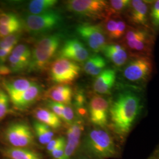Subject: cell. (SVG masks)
<instances>
[{
	"label": "cell",
	"instance_id": "obj_1",
	"mask_svg": "<svg viewBox=\"0 0 159 159\" xmlns=\"http://www.w3.org/2000/svg\"><path fill=\"white\" fill-rule=\"evenodd\" d=\"M143 97L138 91H120L110 104L109 118L114 133L120 142L125 141L142 113Z\"/></svg>",
	"mask_w": 159,
	"mask_h": 159
},
{
	"label": "cell",
	"instance_id": "obj_2",
	"mask_svg": "<svg viewBox=\"0 0 159 159\" xmlns=\"http://www.w3.org/2000/svg\"><path fill=\"white\" fill-rule=\"evenodd\" d=\"M80 149L96 159L117 157L119 148L113 136L106 129L94 127L87 131Z\"/></svg>",
	"mask_w": 159,
	"mask_h": 159
},
{
	"label": "cell",
	"instance_id": "obj_3",
	"mask_svg": "<svg viewBox=\"0 0 159 159\" xmlns=\"http://www.w3.org/2000/svg\"><path fill=\"white\" fill-rule=\"evenodd\" d=\"M151 27L128 26L121 43L131 55L150 56L154 44V33Z\"/></svg>",
	"mask_w": 159,
	"mask_h": 159
},
{
	"label": "cell",
	"instance_id": "obj_4",
	"mask_svg": "<svg viewBox=\"0 0 159 159\" xmlns=\"http://www.w3.org/2000/svg\"><path fill=\"white\" fill-rule=\"evenodd\" d=\"M153 68V63L150 56L131 55L123 67L122 78L125 83L130 84L143 85L150 80Z\"/></svg>",
	"mask_w": 159,
	"mask_h": 159
},
{
	"label": "cell",
	"instance_id": "obj_5",
	"mask_svg": "<svg viewBox=\"0 0 159 159\" xmlns=\"http://www.w3.org/2000/svg\"><path fill=\"white\" fill-rule=\"evenodd\" d=\"M61 40L60 34H51L39 40L33 50L30 71H39L46 68L56 53Z\"/></svg>",
	"mask_w": 159,
	"mask_h": 159
},
{
	"label": "cell",
	"instance_id": "obj_6",
	"mask_svg": "<svg viewBox=\"0 0 159 159\" xmlns=\"http://www.w3.org/2000/svg\"><path fill=\"white\" fill-rule=\"evenodd\" d=\"M66 7L74 14L90 18H101L110 15L108 2L102 0H71L67 1Z\"/></svg>",
	"mask_w": 159,
	"mask_h": 159
},
{
	"label": "cell",
	"instance_id": "obj_7",
	"mask_svg": "<svg viewBox=\"0 0 159 159\" xmlns=\"http://www.w3.org/2000/svg\"><path fill=\"white\" fill-rule=\"evenodd\" d=\"M62 21L58 12L50 10L40 14H30L25 17V25L31 34L44 33L57 27Z\"/></svg>",
	"mask_w": 159,
	"mask_h": 159
},
{
	"label": "cell",
	"instance_id": "obj_8",
	"mask_svg": "<svg viewBox=\"0 0 159 159\" xmlns=\"http://www.w3.org/2000/svg\"><path fill=\"white\" fill-rule=\"evenodd\" d=\"M80 37L94 52L102 51L106 44V35L103 27L99 24H81L76 29Z\"/></svg>",
	"mask_w": 159,
	"mask_h": 159
},
{
	"label": "cell",
	"instance_id": "obj_9",
	"mask_svg": "<svg viewBox=\"0 0 159 159\" xmlns=\"http://www.w3.org/2000/svg\"><path fill=\"white\" fill-rule=\"evenodd\" d=\"M80 73L79 66L73 61L60 58L51 65L50 76L57 84H67L78 78Z\"/></svg>",
	"mask_w": 159,
	"mask_h": 159
},
{
	"label": "cell",
	"instance_id": "obj_10",
	"mask_svg": "<svg viewBox=\"0 0 159 159\" xmlns=\"http://www.w3.org/2000/svg\"><path fill=\"white\" fill-rule=\"evenodd\" d=\"M5 137L13 148H27L34 143L32 131L28 125L23 122L14 123L8 126Z\"/></svg>",
	"mask_w": 159,
	"mask_h": 159
},
{
	"label": "cell",
	"instance_id": "obj_11",
	"mask_svg": "<svg viewBox=\"0 0 159 159\" xmlns=\"http://www.w3.org/2000/svg\"><path fill=\"white\" fill-rule=\"evenodd\" d=\"M148 2L142 0L130 1L124 12V18L129 25L132 27H150L149 26L150 6Z\"/></svg>",
	"mask_w": 159,
	"mask_h": 159
},
{
	"label": "cell",
	"instance_id": "obj_12",
	"mask_svg": "<svg viewBox=\"0 0 159 159\" xmlns=\"http://www.w3.org/2000/svg\"><path fill=\"white\" fill-rule=\"evenodd\" d=\"M110 104L103 97L97 95L91 98L89 105V117L96 127L106 129L108 125Z\"/></svg>",
	"mask_w": 159,
	"mask_h": 159
},
{
	"label": "cell",
	"instance_id": "obj_13",
	"mask_svg": "<svg viewBox=\"0 0 159 159\" xmlns=\"http://www.w3.org/2000/svg\"><path fill=\"white\" fill-rule=\"evenodd\" d=\"M84 130V125L82 120H75L70 125L67 131L64 159H71L73 156L76 153L77 148L80 145Z\"/></svg>",
	"mask_w": 159,
	"mask_h": 159
},
{
	"label": "cell",
	"instance_id": "obj_14",
	"mask_svg": "<svg viewBox=\"0 0 159 159\" xmlns=\"http://www.w3.org/2000/svg\"><path fill=\"white\" fill-rule=\"evenodd\" d=\"M60 58L76 62H84L90 57L89 52L84 44L76 39L65 42L60 51Z\"/></svg>",
	"mask_w": 159,
	"mask_h": 159
},
{
	"label": "cell",
	"instance_id": "obj_15",
	"mask_svg": "<svg viewBox=\"0 0 159 159\" xmlns=\"http://www.w3.org/2000/svg\"><path fill=\"white\" fill-rule=\"evenodd\" d=\"M125 18L119 14H112L106 17L103 29L108 39L111 40H121L128 28Z\"/></svg>",
	"mask_w": 159,
	"mask_h": 159
},
{
	"label": "cell",
	"instance_id": "obj_16",
	"mask_svg": "<svg viewBox=\"0 0 159 159\" xmlns=\"http://www.w3.org/2000/svg\"><path fill=\"white\" fill-rule=\"evenodd\" d=\"M102 51L104 56L117 67H123L131 56L125 46L118 43L106 44Z\"/></svg>",
	"mask_w": 159,
	"mask_h": 159
},
{
	"label": "cell",
	"instance_id": "obj_17",
	"mask_svg": "<svg viewBox=\"0 0 159 159\" xmlns=\"http://www.w3.org/2000/svg\"><path fill=\"white\" fill-rule=\"evenodd\" d=\"M116 71L111 68L104 69L97 76L93 83V89L99 94H108L116 83Z\"/></svg>",
	"mask_w": 159,
	"mask_h": 159
},
{
	"label": "cell",
	"instance_id": "obj_18",
	"mask_svg": "<svg viewBox=\"0 0 159 159\" xmlns=\"http://www.w3.org/2000/svg\"><path fill=\"white\" fill-rule=\"evenodd\" d=\"M41 88L35 83L21 94L10 98L13 104L18 109L25 110L33 104L40 96Z\"/></svg>",
	"mask_w": 159,
	"mask_h": 159
},
{
	"label": "cell",
	"instance_id": "obj_19",
	"mask_svg": "<svg viewBox=\"0 0 159 159\" xmlns=\"http://www.w3.org/2000/svg\"><path fill=\"white\" fill-rule=\"evenodd\" d=\"M47 96L54 102L68 105L71 102L73 91L68 85H56L48 90Z\"/></svg>",
	"mask_w": 159,
	"mask_h": 159
},
{
	"label": "cell",
	"instance_id": "obj_20",
	"mask_svg": "<svg viewBox=\"0 0 159 159\" xmlns=\"http://www.w3.org/2000/svg\"><path fill=\"white\" fill-rule=\"evenodd\" d=\"M106 60L100 54H94L89 57L84 65V70L86 74L92 76H97L106 68Z\"/></svg>",
	"mask_w": 159,
	"mask_h": 159
},
{
	"label": "cell",
	"instance_id": "obj_21",
	"mask_svg": "<svg viewBox=\"0 0 159 159\" xmlns=\"http://www.w3.org/2000/svg\"><path fill=\"white\" fill-rule=\"evenodd\" d=\"M34 115L39 121L51 129H58L61 125L60 119L56 114L47 108H37L34 111Z\"/></svg>",
	"mask_w": 159,
	"mask_h": 159
},
{
	"label": "cell",
	"instance_id": "obj_22",
	"mask_svg": "<svg viewBox=\"0 0 159 159\" xmlns=\"http://www.w3.org/2000/svg\"><path fill=\"white\" fill-rule=\"evenodd\" d=\"M34 83L29 80L19 79L12 81H5L3 84L10 98H11L25 91Z\"/></svg>",
	"mask_w": 159,
	"mask_h": 159
},
{
	"label": "cell",
	"instance_id": "obj_23",
	"mask_svg": "<svg viewBox=\"0 0 159 159\" xmlns=\"http://www.w3.org/2000/svg\"><path fill=\"white\" fill-rule=\"evenodd\" d=\"M4 154L11 159H41L40 154L27 148H7Z\"/></svg>",
	"mask_w": 159,
	"mask_h": 159
},
{
	"label": "cell",
	"instance_id": "obj_24",
	"mask_svg": "<svg viewBox=\"0 0 159 159\" xmlns=\"http://www.w3.org/2000/svg\"><path fill=\"white\" fill-rule=\"evenodd\" d=\"M35 136L39 142L43 145H47L54 137V133L51 128L39 121H35L33 123Z\"/></svg>",
	"mask_w": 159,
	"mask_h": 159
},
{
	"label": "cell",
	"instance_id": "obj_25",
	"mask_svg": "<svg viewBox=\"0 0 159 159\" xmlns=\"http://www.w3.org/2000/svg\"><path fill=\"white\" fill-rule=\"evenodd\" d=\"M56 0H34L29 3V11L31 14L37 15L49 11L57 3Z\"/></svg>",
	"mask_w": 159,
	"mask_h": 159
},
{
	"label": "cell",
	"instance_id": "obj_26",
	"mask_svg": "<svg viewBox=\"0 0 159 159\" xmlns=\"http://www.w3.org/2000/svg\"><path fill=\"white\" fill-rule=\"evenodd\" d=\"M129 0H111L108 2L110 15L119 14L125 12L130 4ZM109 15V16H110Z\"/></svg>",
	"mask_w": 159,
	"mask_h": 159
},
{
	"label": "cell",
	"instance_id": "obj_27",
	"mask_svg": "<svg viewBox=\"0 0 159 159\" xmlns=\"http://www.w3.org/2000/svg\"><path fill=\"white\" fill-rule=\"evenodd\" d=\"M8 60L12 72L21 71L24 69L29 67L30 65V62L28 61L14 56L12 54L9 56Z\"/></svg>",
	"mask_w": 159,
	"mask_h": 159
},
{
	"label": "cell",
	"instance_id": "obj_28",
	"mask_svg": "<svg viewBox=\"0 0 159 159\" xmlns=\"http://www.w3.org/2000/svg\"><path fill=\"white\" fill-rule=\"evenodd\" d=\"M149 21L154 29L159 30V0L153 2L150 8Z\"/></svg>",
	"mask_w": 159,
	"mask_h": 159
},
{
	"label": "cell",
	"instance_id": "obj_29",
	"mask_svg": "<svg viewBox=\"0 0 159 159\" xmlns=\"http://www.w3.org/2000/svg\"><path fill=\"white\" fill-rule=\"evenodd\" d=\"M11 54L27 60L30 63L32 53L28 46L24 44H19L13 48Z\"/></svg>",
	"mask_w": 159,
	"mask_h": 159
},
{
	"label": "cell",
	"instance_id": "obj_30",
	"mask_svg": "<svg viewBox=\"0 0 159 159\" xmlns=\"http://www.w3.org/2000/svg\"><path fill=\"white\" fill-rule=\"evenodd\" d=\"M21 24L18 17L14 14L3 13L0 15V25Z\"/></svg>",
	"mask_w": 159,
	"mask_h": 159
},
{
	"label": "cell",
	"instance_id": "obj_31",
	"mask_svg": "<svg viewBox=\"0 0 159 159\" xmlns=\"http://www.w3.org/2000/svg\"><path fill=\"white\" fill-rule=\"evenodd\" d=\"M20 39V35L16 33L7 36L0 41V48H14V46L17 45Z\"/></svg>",
	"mask_w": 159,
	"mask_h": 159
},
{
	"label": "cell",
	"instance_id": "obj_32",
	"mask_svg": "<svg viewBox=\"0 0 159 159\" xmlns=\"http://www.w3.org/2000/svg\"><path fill=\"white\" fill-rule=\"evenodd\" d=\"M8 96L5 92L0 90V120L6 116L8 109Z\"/></svg>",
	"mask_w": 159,
	"mask_h": 159
},
{
	"label": "cell",
	"instance_id": "obj_33",
	"mask_svg": "<svg viewBox=\"0 0 159 159\" xmlns=\"http://www.w3.org/2000/svg\"><path fill=\"white\" fill-rule=\"evenodd\" d=\"M21 27V24L10 25H0V37H6L11 34L16 33Z\"/></svg>",
	"mask_w": 159,
	"mask_h": 159
},
{
	"label": "cell",
	"instance_id": "obj_34",
	"mask_svg": "<svg viewBox=\"0 0 159 159\" xmlns=\"http://www.w3.org/2000/svg\"><path fill=\"white\" fill-rule=\"evenodd\" d=\"M74 113L73 108L67 104H63V117L62 120L68 125H71L74 122Z\"/></svg>",
	"mask_w": 159,
	"mask_h": 159
},
{
	"label": "cell",
	"instance_id": "obj_35",
	"mask_svg": "<svg viewBox=\"0 0 159 159\" xmlns=\"http://www.w3.org/2000/svg\"><path fill=\"white\" fill-rule=\"evenodd\" d=\"M66 139L64 137H60L56 139H52L50 142L47 144V150L50 153L54 150L66 144Z\"/></svg>",
	"mask_w": 159,
	"mask_h": 159
},
{
	"label": "cell",
	"instance_id": "obj_36",
	"mask_svg": "<svg viewBox=\"0 0 159 159\" xmlns=\"http://www.w3.org/2000/svg\"><path fill=\"white\" fill-rule=\"evenodd\" d=\"M74 102L75 106L79 108L80 113L82 115H84L85 113V110H84V104H85V97L84 96L82 92H79L76 94L75 96Z\"/></svg>",
	"mask_w": 159,
	"mask_h": 159
},
{
	"label": "cell",
	"instance_id": "obj_37",
	"mask_svg": "<svg viewBox=\"0 0 159 159\" xmlns=\"http://www.w3.org/2000/svg\"><path fill=\"white\" fill-rule=\"evenodd\" d=\"M63 104L54 101L48 102V106L51 108V111L56 114L60 119H62L63 117Z\"/></svg>",
	"mask_w": 159,
	"mask_h": 159
},
{
	"label": "cell",
	"instance_id": "obj_38",
	"mask_svg": "<svg viewBox=\"0 0 159 159\" xmlns=\"http://www.w3.org/2000/svg\"><path fill=\"white\" fill-rule=\"evenodd\" d=\"M65 146L66 144L57 148L49 154L54 159H64L65 153Z\"/></svg>",
	"mask_w": 159,
	"mask_h": 159
},
{
	"label": "cell",
	"instance_id": "obj_39",
	"mask_svg": "<svg viewBox=\"0 0 159 159\" xmlns=\"http://www.w3.org/2000/svg\"><path fill=\"white\" fill-rule=\"evenodd\" d=\"M14 48H0V63H4L8 56L11 54Z\"/></svg>",
	"mask_w": 159,
	"mask_h": 159
},
{
	"label": "cell",
	"instance_id": "obj_40",
	"mask_svg": "<svg viewBox=\"0 0 159 159\" xmlns=\"http://www.w3.org/2000/svg\"><path fill=\"white\" fill-rule=\"evenodd\" d=\"M71 159H96L92 157L89 154L85 153L83 151L79 148V150L76 152L74 154V157Z\"/></svg>",
	"mask_w": 159,
	"mask_h": 159
},
{
	"label": "cell",
	"instance_id": "obj_41",
	"mask_svg": "<svg viewBox=\"0 0 159 159\" xmlns=\"http://www.w3.org/2000/svg\"><path fill=\"white\" fill-rule=\"evenodd\" d=\"M12 72L10 68L7 67L6 66L2 65L0 66V74H8Z\"/></svg>",
	"mask_w": 159,
	"mask_h": 159
},
{
	"label": "cell",
	"instance_id": "obj_42",
	"mask_svg": "<svg viewBox=\"0 0 159 159\" xmlns=\"http://www.w3.org/2000/svg\"><path fill=\"white\" fill-rule=\"evenodd\" d=\"M153 157H157V158H159V145L158 148H157V149L155 150L154 153L153 155Z\"/></svg>",
	"mask_w": 159,
	"mask_h": 159
},
{
	"label": "cell",
	"instance_id": "obj_43",
	"mask_svg": "<svg viewBox=\"0 0 159 159\" xmlns=\"http://www.w3.org/2000/svg\"><path fill=\"white\" fill-rule=\"evenodd\" d=\"M159 159V158H157V157H153V156H152V157H151L150 159Z\"/></svg>",
	"mask_w": 159,
	"mask_h": 159
}]
</instances>
